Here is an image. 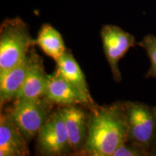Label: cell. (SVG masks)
I'll list each match as a JSON object with an SVG mask.
<instances>
[{
	"mask_svg": "<svg viewBox=\"0 0 156 156\" xmlns=\"http://www.w3.org/2000/svg\"><path fill=\"white\" fill-rule=\"evenodd\" d=\"M155 112H156V107H155Z\"/></svg>",
	"mask_w": 156,
	"mask_h": 156,
	"instance_id": "17",
	"label": "cell"
},
{
	"mask_svg": "<svg viewBox=\"0 0 156 156\" xmlns=\"http://www.w3.org/2000/svg\"><path fill=\"white\" fill-rule=\"evenodd\" d=\"M34 57V48L14 67L0 75V106L15 101L30 69Z\"/></svg>",
	"mask_w": 156,
	"mask_h": 156,
	"instance_id": "9",
	"label": "cell"
},
{
	"mask_svg": "<svg viewBox=\"0 0 156 156\" xmlns=\"http://www.w3.org/2000/svg\"><path fill=\"white\" fill-rule=\"evenodd\" d=\"M36 137V149L39 155L62 156L73 153L67 129L58 108L52 111Z\"/></svg>",
	"mask_w": 156,
	"mask_h": 156,
	"instance_id": "5",
	"label": "cell"
},
{
	"mask_svg": "<svg viewBox=\"0 0 156 156\" xmlns=\"http://www.w3.org/2000/svg\"><path fill=\"white\" fill-rule=\"evenodd\" d=\"M89 110L88 134L82 155L112 156L117 148L127 142L124 102L96 105Z\"/></svg>",
	"mask_w": 156,
	"mask_h": 156,
	"instance_id": "1",
	"label": "cell"
},
{
	"mask_svg": "<svg viewBox=\"0 0 156 156\" xmlns=\"http://www.w3.org/2000/svg\"><path fill=\"white\" fill-rule=\"evenodd\" d=\"M150 155L156 156V140L155 143H154L153 147H152L151 152H150Z\"/></svg>",
	"mask_w": 156,
	"mask_h": 156,
	"instance_id": "16",
	"label": "cell"
},
{
	"mask_svg": "<svg viewBox=\"0 0 156 156\" xmlns=\"http://www.w3.org/2000/svg\"><path fill=\"white\" fill-rule=\"evenodd\" d=\"M27 140L6 113L0 117V156L29 155Z\"/></svg>",
	"mask_w": 156,
	"mask_h": 156,
	"instance_id": "10",
	"label": "cell"
},
{
	"mask_svg": "<svg viewBox=\"0 0 156 156\" xmlns=\"http://www.w3.org/2000/svg\"><path fill=\"white\" fill-rule=\"evenodd\" d=\"M48 79L44 69V60L34 48L33 62L17 99H37L44 98Z\"/></svg>",
	"mask_w": 156,
	"mask_h": 156,
	"instance_id": "11",
	"label": "cell"
},
{
	"mask_svg": "<svg viewBox=\"0 0 156 156\" xmlns=\"http://www.w3.org/2000/svg\"><path fill=\"white\" fill-rule=\"evenodd\" d=\"M149 153L142 148L129 142L123 144L118 147L112 156H147Z\"/></svg>",
	"mask_w": 156,
	"mask_h": 156,
	"instance_id": "15",
	"label": "cell"
},
{
	"mask_svg": "<svg viewBox=\"0 0 156 156\" xmlns=\"http://www.w3.org/2000/svg\"><path fill=\"white\" fill-rule=\"evenodd\" d=\"M56 62V70L78 91L93 103L85 76L69 50L66 51Z\"/></svg>",
	"mask_w": 156,
	"mask_h": 156,
	"instance_id": "12",
	"label": "cell"
},
{
	"mask_svg": "<svg viewBox=\"0 0 156 156\" xmlns=\"http://www.w3.org/2000/svg\"><path fill=\"white\" fill-rule=\"evenodd\" d=\"M44 98L53 106L59 107L80 105L90 109L96 106V103L90 102L56 69L53 74L48 75Z\"/></svg>",
	"mask_w": 156,
	"mask_h": 156,
	"instance_id": "7",
	"label": "cell"
},
{
	"mask_svg": "<svg viewBox=\"0 0 156 156\" xmlns=\"http://www.w3.org/2000/svg\"><path fill=\"white\" fill-rule=\"evenodd\" d=\"M35 43L46 55L55 61H57L67 51L61 34L49 23L42 25Z\"/></svg>",
	"mask_w": 156,
	"mask_h": 156,
	"instance_id": "13",
	"label": "cell"
},
{
	"mask_svg": "<svg viewBox=\"0 0 156 156\" xmlns=\"http://www.w3.org/2000/svg\"><path fill=\"white\" fill-rule=\"evenodd\" d=\"M53 106L44 98L17 99L12 106L5 113L29 142L38 135L51 114Z\"/></svg>",
	"mask_w": 156,
	"mask_h": 156,
	"instance_id": "4",
	"label": "cell"
},
{
	"mask_svg": "<svg viewBox=\"0 0 156 156\" xmlns=\"http://www.w3.org/2000/svg\"><path fill=\"white\" fill-rule=\"evenodd\" d=\"M138 45L146 51L151 60V67L148 69L145 77L156 78V36L147 35L138 43Z\"/></svg>",
	"mask_w": 156,
	"mask_h": 156,
	"instance_id": "14",
	"label": "cell"
},
{
	"mask_svg": "<svg viewBox=\"0 0 156 156\" xmlns=\"http://www.w3.org/2000/svg\"><path fill=\"white\" fill-rule=\"evenodd\" d=\"M127 125V142L149 153L156 140V112L155 107L145 103L125 101Z\"/></svg>",
	"mask_w": 156,
	"mask_h": 156,
	"instance_id": "3",
	"label": "cell"
},
{
	"mask_svg": "<svg viewBox=\"0 0 156 156\" xmlns=\"http://www.w3.org/2000/svg\"><path fill=\"white\" fill-rule=\"evenodd\" d=\"M103 51L112 71L113 78L117 83L122 80L119 63L130 48L136 45L135 38L129 33L114 25H104L101 30Z\"/></svg>",
	"mask_w": 156,
	"mask_h": 156,
	"instance_id": "6",
	"label": "cell"
},
{
	"mask_svg": "<svg viewBox=\"0 0 156 156\" xmlns=\"http://www.w3.org/2000/svg\"><path fill=\"white\" fill-rule=\"evenodd\" d=\"M80 105L58 107L73 153L83 155L88 134L89 113Z\"/></svg>",
	"mask_w": 156,
	"mask_h": 156,
	"instance_id": "8",
	"label": "cell"
},
{
	"mask_svg": "<svg viewBox=\"0 0 156 156\" xmlns=\"http://www.w3.org/2000/svg\"><path fill=\"white\" fill-rule=\"evenodd\" d=\"M34 44L28 25L23 19L3 20L0 25V75L19 64Z\"/></svg>",
	"mask_w": 156,
	"mask_h": 156,
	"instance_id": "2",
	"label": "cell"
}]
</instances>
